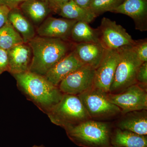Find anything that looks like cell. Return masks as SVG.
<instances>
[{
    "label": "cell",
    "instance_id": "obj_6",
    "mask_svg": "<svg viewBox=\"0 0 147 147\" xmlns=\"http://www.w3.org/2000/svg\"><path fill=\"white\" fill-rule=\"evenodd\" d=\"M78 96L91 119L106 121L121 115L119 108L108 99L107 93L94 87Z\"/></svg>",
    "mask_w": 147,
    "mask_h": 147
},
{
    "label": "cell",
    "instance_id": "obj_33",
    "mask_svg": "<svg viewBox=\"0 0 147 147\" xmlns=\"http://www.w3.org/2000/svg\"><path fill=\"white\" fill-rule=\"evenodd\" d=\"M112 147H113V146H112Z\"/></svg>",
    "mask_w": 147,
    "mask_h": 147
},
{
    "label": "cell",
    "instance_id": "obj_28",
    "mask_svg": "<svg viewBox=\"0 0 147 147\" xmlns=\"http://www.w3.org/2000/svg\"><path fill=\"white\" fill-rule=\"evenodd\" d=\"M70 0H47L52 10L54 12L58 13L61 7L68 2Z\"/></svg>",
    "mask_w": 147,
    "mask_h": 147
},
{
    "label": "cell",
    "instance_id": "obj_9",
    "mask_svg": "<svg viewBox=\"0 0 147 147\" xmlns=\"http://www.w3.org/2000/svg\"><path fill=\"white\" fill-rule=\"evenodd\" d=\"M95 69L83 66L63 79L59 87L63 94L79 96L94 87Z\"/></svg>",
    "mask_w": 147,
    "mask_h": 147
},
{
    "label": "cell",
    "instance_id": "obj_32",
    "mask_svg": "<svg viewBox=\"0 0 147 147\" xmlns=\"http://www.w3.org/2000/svg\"><path fill=\"white\" fill-rule=\"evenodd\" d=\"M41 1H47V0H41Z\"/></svg>",
    "mask_w": 147,
    "mask_h": 147
},
{
    "label": "cell",
    "instance_id": "obj_14",
    "mask_svg": "<svg viewBox=\"0 0 147 147\" xmlns=\"http://www.w3.org/2000/svg\"><path fill=\"white\" fill-rule=\"evenodd\" d=\"M83 66L73 51L55 64L44 77L48 82L56 86L68 75Z\"/></svg>",
    "mask_w": 147,
    "mask_h": 147
},
{
    "label": "cell",
    "instance_id": "obj_27",
    "mask_svg": "<svg viewBox=\"0 0 147 147\" xmlns=\"http://www.w3.org/2000/svg\"><path fill=\"white\" fill-rule=\"evenodd\" d=\"M10 10V9L7 7L0 5V28L8 21V15Z\"/></svg>",
    "mask_w": 147,
    "mask_h": 147
},
{
    "label": "cell",
    "instance_id": "obj_22",
    "mask_svg": "<svg viewBox=\"0 0 147 147\" xmlns=\"http://www.w3.org/2000/svg\"><path fill=\"white\" fill-rule=\"evenodd\" d=\"M22 37L9 21L0 28V48L8 50L24 43Z\"/></svg>",
    "mask_w": 147,
    "mask_h": 147
},
{
    "label": "cell",
    "instance_id": "obj_3",
    "mask_svg": "<svg viewBox=\"0 0 147 147\" xmlns=\"http://www.w3.org/2000/svg\"><path fill=\"white\" fill-rule=\"evenodd\" d=\"M113 125L107 121L90 119L65 129L67 135L74 144L82 147H112Z\"/></svg>",
    "mask_w": 147,
    "mask_h": 147
},
{
    "label": "cell",
    "instance_id": "obj_1",
    "mask_svg": "<svg viewBox=\"0 0 147 147\" xmlns=\"http://www.w3.org/2000/svg\"><path fill=\"white\" fill-rule=\"evenodd\" d=\"M13 76L19 90L47 115L62 98L63 94L59 87L48 82L44 76L29 71Z\"/></svg>",
    "mask_w": 147,
    "mask_h": 147
},
{
    "label": "cell",
    "instance_id": "obj_31",
    "mask_svg": "<svg viewBox=\"0 0 147 147\" xmlns=\"http://www.w3.org/2000/svg\"><path fill=\"white\" fill-rule=\"evenodd\" d=\"M32 147H45V146H43V145H40V146H37V145H34V146H33Z\"/></svg>",
    "mask_w": 147,
    "mask_h": 147
},
{
    "label": "cell",
    "instance_id": "obj_18",
    "mask_svg": "<svg viewBox=\"0 0 147 147\" xmlns=\"http://www.w3.org/2000/svg\"><path fill=\"white\" fill-rule=\"evenodd\" d=\"M110 142L115 147H147V136L114 127Z\"/></svg>",
    "mask_w": 147,
    "mask_h": 147
},
{
    "label": "cell",
    "instance_id": "obj_29",
    "mask_svg": "<svg viewBox=\"0 0 147 147\" xmlns=\"http://www.w3.org/2000/svg\"><path fill=\"white\" fill-rule=\"evenodd\" d=\"M27 0H0V5L7 7L10 9L18 7L19 5Z\"/></svg>",
    "mask_w": 147,
    "mask_h": 147
},
{
    "label": "cell",
    "instance_id": "obj_7",
    "mask_svg": "<svg viewBox=\"0 0 147 147\" xmlns=\"http://www.w3.org/2000/svg\"><path fill=\"white\" fill-rule=\"evenodd\" d=\"M97 29L100 43L107 50L132 46L135 42L124 28L109 18L103 17Z\"/></svg>",
    "mask_w": 147,
    "mask_h": 147
},
{
    "label": "cell",
    "instance_id": "obj_12",
    "mask_svg": "<svg viewBox=\"0 0 147 147\" xmlns=\"http://www.w3.org/2000/svg\"><path fill=\"white\" fill-rule=\"evenodd\" d=\"M106 49L100 43H74L72 51L83 66L96 69L100 65Z\"/></svg>",
    "mask_w": 147,
    "mask_h": 147
},
{
    "label": "cell",
    "instance_id": "obj_8",
    "mask_svg": "<svg viewBox=\"0 0 147 147\" xmlns=\"http://www.w3.org/2000/svg\"><path fill=\"white\" fill-rule=\"evenodd\" d=\"M110 102L119 108L121 115L131 111L147 110V89L136 84L117 94L107 93Z\"/></svg>",
    "mask_w": 147,
    "mask_h": 147
},
{
    "label": "cell",
    "instance_id": "obj_17",
    "mask_svg": "<svg viewBox=\"0 0 147 147\" xmlns=\"http://www.w3.org/2000/svg\"><path fill=\"white\" fill-rule=\"evenodd\" d=\"M18 8L35 26H39L53 12L48 3L41 0H27L21 3Z\"/></svg>",
    "mask_w": 147,
    "mask_h": 147
},
{
    "label": "cell",
    "instance_id": "obj_2",
    "mask_svg": "<svg viewBox=\"0 0 147 147\" xmlns=\"http://www.w3.org/2000/svg\"><path fill=\"white\" fill-rule=\"evenodd\" d=\"M28 43L32 52L29 71L43 76L72 51L74 45L69 40L38 36Z\"/></svg>",
    "mask_w": 147,
    "mask_h": 147
},
{
    "label": "cell",
    "instance_id": "obj_5",
    "mask_svg": "<svg viewBox=\"0 0 147 147\" xmlns=\"http://www.w3.org/2000/svg\"><path fill=\"white\" fill-rule=\"evenodd\" d=\"M120 59L109 93L117 94L129 87L137 84L136 75L142 62L139 59L132 46L119 48Z\"/></svg>",
    "mask_w": 147,
    "mask_h": 147
},
{
    "label": "cell",
    "instance_id": "obj_24",
    "mask_svg": "<svg viewBox=\"0 0 147 147\" xmlns=\"http://www.w3.org/2000/svg\"><path fill=\"white\" fill-rule=\"evenodd\" d=\"M132 47L139 59L142 63L147 62V38L135 40Z\"/></svg>",
    "mask_w": 147,
    "mask_h": 147
},
{
    "label": "cell",
    "instance_id": "obj_21",
    "mask_svg": "<svg viewBox=\"0 0 147 147\" xmlns=\"http://www.w3.org/2000/svg\"><path fill=\"white\" fill-rule=\"evenodd\" d=\"M70 40L74 43H100L97 29H94L88 24L77 21L71 30Z\"/></svg>",
    "mask_w": 147,
    "mask_h": 147
},
{
    "label": "cell",
    "instance_id": "obj_19",
    "mask_svg": "<svg viewBox=\"0 0 147 147\" xmlns=\"http://www.w3.org/2000/svg\"><path fill=\"white\" fill-rule=\"evenodd\" d=\"M8 20L22 37L24 43H28L36 36L34 25L18 7L10 9Z\"/></svg>",
    "mask_w": 147,
    "mask_h": 147
},
{
    "label": "cell",
    "instance_id": "obj_26",
    "mask_svg": "<svg viewBox=\"0 0 147 147\" xmlns=\"http://www.w3.org/2000/svg\"><path fill=\"white\" fill-rule=\"evenodd\" d=\"M9 59L7 50L0 48V75L5 71H8Z\"/></svg>",
    "mask_w": 147,
    "mask_h": 147
},
{
    "label": "cell",
    "instance_id": "obj_23",
    "mask_svg": "<svg viewBox=\"0 0 147 147\" xmlns=\"http://www.w3.org/2000/svg\"><path fill=\"white\" fill-rule=\"evenodd\" d=\"M125 0H91L88 9L96 16L107 11H113L121 4Z\"/></svg>",
    "mask_w": 147,
    "mask_h": 147
},
{
    "label": "cell",
    "instance_id": "obj_10",
    "mask_svg": "<svg viewBox=\"0 0 147 147\" xmlns=\"http://www.w3.org/2000/svg\"><path fill=\"white\" fill-rule=\"evenodd\" d=\"M120 59L119 49L107 50L100 65L95 69L94 87L108 93Z\"/></svg>",
    "mask_w": 147,
    "mask_h": 147
},
{
    "label": "cell",
    "instance_id": "obj_16",
    "mask_svg": "<svg viewBox=\"0 0 147 147\" xmlns=\"http://www.w3.org/2000/svg\"><path fill=\"white\" fill-rule=\"evenodd\" d=\"M114 127L142 135H147V110L131 111L121 115Z\"/></svg>",
    "mask_w": 147,
    "mask_h": 147
},
{
    "label": "cell",
    "instance_id": "obj_30",
    "mask_svg": "<svg viewBox=\"0 0 147 147\" xmlns=\"http://www.w3.org/2000/svg\"><path fill=\"white\" fill-rule=\"evenodd\" d=\"M78 5L84 8L88 9L91 0H74Z\"/></svg>",
    "mask_w": 147,
    "mask_h": 147
},
{
    "label": "cell",
    "instance_id": "obj_4",
    "mask_svg": "<svg viewBox=\"0 0 147 147\" xmlns=\"http://www.w3.org/2000/svg\"><path fill=\"white\" fill-rule=\"evenodd\" d=\"M47 115L53 123L64 129L91 119L79 96L68 94H63Z\"/></svg>",
    "mask_w": 147,
    "mask_h": 147
},
{
    "label": "cell",
    "instance_id": "obj_15",
    "mask_svg": "<svg viewBox=\"0 0 147 147\" xmlns=\"http://www.w3.org/2000/svg\"><path fill=\"white\" fill-rule=\"evenodd\" d=\"M8 72L11 75L29 71L32 58L31 48L28 43H22L7 50Z\"/></svg>",
    "mask_w": 147,
    "mask_h": 147
},
{
    "label": "cell",
    "instance_id": "obj_11",
    "mask_svg": "<svg viewBox=\"0 0 147 147\" xmlns=\"http://www.w3.org/2000/svg\"><path fill=\"white\" fill-rule=\"evenodd\" d=\"M76 22L66 18L49 16L38 26L36 32L39 36L70 41L71 30Z\"/></svg>",
    "mask_w": 147,
    "mask_h": 147
},
{
    "label": "cell",
    "instance_id": "obj_13",
    "mask_svg": "<svg viewBox=\"0 0 147 147\" xmlns=\"http://www.w3.org/2000/svg\"><path fill=\"white\" fill-rule=\"evenodd\" d=\"M113 12L129 16L134 21L136 30H147V0H125Z\"/></svg>",
    "mask_w": 147,
    "mask_h": 147
},
{
    "label": "cell",
    "instance_id": "obj_25",
    "mask_svg": "<svg viewBox=\"0 0 147 147\" xmlns=\"http://www.w3.org/2000/svg\"><path fill=\"white\" fill-rule=\"evenodd\" d=\"M137 84L147 89V62L142 63L139 66L136 75Z\"/></svg>",
    "mask_w": 147,
    "mask_h": 147
},
{
    "label": "cell",
    "instance_id": "obj_20",
    "mask_svg": "<svg viewBox=\"0 0 147 147\" xmlns=\"http://www.w3.org/2000/svg\"><path fill=\"white\" fill-rule=\"evenodd\" d=\"M58 13L63 18L89 24L97 16L88 9L80 6L74 0H70L63 5Z\"/></svg>",
    "mask_w": 147,
    "mask_h": 147
}]
</instances>
